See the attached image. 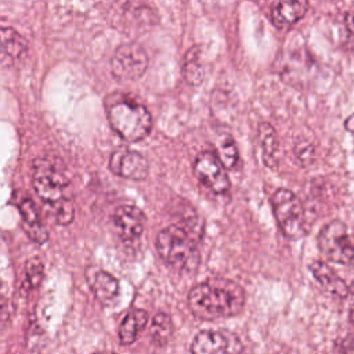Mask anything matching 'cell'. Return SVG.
<instances>
[{
    "label": "cell",
    "mask_w": 354,
    "mask_h": 354,
    "mask_svg": "<svg viewBox=\"0 0 354 354\" xmlns=\"http://www.w3.org/2000/svg\"><path fill=\"white\" fill-rule=\"evenodd\" d=\"M106 113L112 129L126 141H140L151 131L149 111L134 100L118 98L108 104Z\"/></svg>",
    "instance_id": "3957f363"
},
{
    "label": "cell",
    "mask_w": 354,
    "mask_h": 354,
    "mask_svg": "<svg viewBox=\"0 0 354 354\" xmlns=\"http://www.w3.org/2000/svg\"><path fill=\"white\" fill-rule=\"evenodd\" d=\"M308 268L313 272L315 281L325 290L340 297H346L348 295V286L346 285V282L326 263L321 260H314L310 263Z\"/></svg>",
    "instance_id": "9a60e30c"
},
{
    "label": "cell",
    "mask_w": 354,
    "mask_h": 354,
    "mask_svg": "<svg viewBox=\"0 0 354 354\" xmlns=\"http://www.w3.org/2000/svg\"><path fill=\"white\" fill-rule=\"evenodd\" d=\"M295 155L303 163L308 165L314 160V148L308 141H300L295 145Z\"/></svg>",
    "instance_id": "cb8c5ba5"
},
{
    "label": "cell",
    "mask_w": 354,
    "mask_h": 354,
    "mask_svg": "<svg viewBox=\"0 0 354 354\" xmlns=\"http://www.w3.org/2000/svg\"><path fill=\"white\" fill-rule=\"evenodd\" d=\"M199 47H191L185 57H184V65H183V73L184 79L191 86H198L202 83L205 77V65L202 62Z\"/></svg>",
    "instance_id": "ac0fdd59"
},
{
    "label": "cell",
    "mask_w": 354,
    "mask_h": 354,
    "mask_svg": "<svg viewBox=\"0 0 354 354\" xmlns=\"http://www.w3.org/2000/svg\"><path fill=\"white\" fill-rule=\"evenodd\" d=\"M25 274H26V282L29 288L35 289L40 286L44 275L43 261L39 257H30L25 264Z\"/></svg>",
    "instance_id": "44dd1931"
},
{
    "label": "cell",
    "mask_w": 354,
    "mask_h": 354,
    "mask_svg": "<svg viewBox=\"0 0 354 354\" xmlns=\"http://www.w3.org/2000/svg\"><path fill=\"white\" fill-rule=\"evenodd\" d=\"M308 10V0H278L271 10L272 24L279 29L295 25Z\"/></svg>",
    "instance_id": "8fae6325"
},
{
    "label": "cell",
    "mask_w": 354,
    "mask_h": 354,
    "mask_svg": "<svg viewBox=\"0 0 354 354\" xmlns=\"http://www.w3.org/2000/svg\"><path fill=\"white\" fill-rule=\"evenodd\" d=\"M271 203L278 225L288 238L297 239L306 234L304 207L292 191L286 188L277 189Z\"/></svg>",
    "instance_id": "5b68a950"
},
{
    "label": "cell",
    "mask_w": 354,
    "mask_h": 354,
    "mask_svg": "<svg viewBox=\"0 0 354 354\" xmlns=\"http://www.w3.org/2000/svg\"><path fill=\"white\" fill-rule=\"evenodd\" d=\"M257 133H259V142H260V148H261V153H263V160H264L266 166L274 167L277 165L275 152L278 148L277 133H275L274 127L267 122H261L259 124Z\"/></svg>",
    "instance_id": "d6986e66"
},
{
    "label": "cell",
    "mask_w": 354,
    "mask_h": 354,
    "mask_svg": "<svg viewBox=\"0 0 354 354\" xmlns=\"http://www.w3.org/2000/svg\"><path fill=\"white\" fill-rule=\"evenodd\" d=\"M344 26L347 32L354 36V7H351L346 14H344Z\"/></svg>",
    "instance_id": "d4e9b609"
},
{
    "label": "cell",
    "mask_w": 354,
    "mask_h": 354,
    "mask_svg": "<svg viewBox=\"0 0 354 354\" xmlns=\"http://www.w3.org/2000/svg\"><path fill=\"white\" fill-rule=\"evenodd\" d=\"M221 163L225 169H232L238 162V149L231 137H225V140L218 147V155Z\"/></svg>",
    "instance_id": "7402d4cb"
},
{
    "label": "cell",
    "mask_w": 354,
    "mask_h": 354,
    "mask_svg": "<svg viewBox=\"0 0 354 354\" xmlns=\"http://www.w3.org/2000/svg\"><path fill=\"white\" fill-rule=\"evenodd\" d=\"M194 174L214 194H225L230 189V178L225 166L213 152H202L194 162Z\"/></svg>",
    "instance_id": "ba28073f"
},
{
    "label": "cell",
    "mask_w": 354,
    "mask_h": 354,
    "mask_svg": "<svg viewBox=\"0 0 354 354\" xmlns=\"http://www.w3.org/2000/svg\"><path fill=\"white\" fill-rule=\"evenodd\" d=\"M148 322V314L145 310H133L122 321L119 326V340L123 346H129L136 342L140 332Z\"/></svg>",
    "instance_id": "2e32d148"
},
{
    "label": "cell",
    "mask_w": 354,
    "mask_h": 354,
    "mask_svg": "<svg viewBox=\"0 0 354 354\" xmlns=\"http://www.w3.org/2000/svg\"><path fill=\"white\" fill-rule=\"evenodd\" d=\"M28 51L25 37L11 26L0 25V62L12 64Z\"/></svg>",
    "instance_id": "7c38bea8"
},
{
    "label": "cell",
    "mask_w": 354,
    "mask_h": 354,
    "mask_svg": "<svg viewBox=\"0 0 354 354\" xmlns=\"http://www.w3.org/2000/svg\"><path fill=\"white\" fill-rule=\"evenodd\" d=\"M53 205V209H54V216H55V220L58 224L61 225H68L69 223H72L73 220V214H75V210H73V205L72 202L68 199V198H62Z\"/></svg>",
    "instance_id": "603a6c76"
},
{
    "label": "cell",
    "mask_w": 354,
    "mask_h": 354,
    "mask_svg": "<svg viewBox=\"0 0 354 354\" xmlns=\"http://www.w3.org/2000/svg\"><path fill=\"white\" fill-rule=\"evenodd\" d=\"M91 288L101 303H111L119 292V281L109 272L97 270L91 279Z\"/></svg>",
    "instance_id": "e0dca14e"
},
{
    "label": "cell",
    "mask_w": 354,
    "mask_h": 354,
    "mask_svg": "<svg viewBox=\"0 0 354 354\" xmlns=\"http://www.w3.org/2000/svg\"><path fill=\"white\" fill-rule=\"evenodd\" d=\"M173 335L171 318L165 313H158L149 325V336L158 346H165Z\"/></svg>",
    "instance_id": "ffe728a7"
},
{
    "label": "cell",
    "mask_w": 354,
    "mask_h": 354,
    "mask_svg": "<svg viewBox=\"0 0 354 354\" xmlns=\"http://www.w3.org/2000/svg\"><path fill=\"white\" fill-rule=\"evenodd\" d=\"M235 350L231 346V337L218 330H202L194 337L191 344L194 354H218Z\"/></svg>",
    "instance_id": "4fadbf2b"
},
{
    "label": "cell",
    "mask_w": 354,
    "mask_h": 354,
    "mask_svg": "<svg viewBox=\"0 0 354 354\" xmlns=\"http://www.w3.org/2000/svg\"><path fill=\"white\" fill-rule=\"evenodd\" d=\"M112 223L123 241H134L144 230V214L133 205H122L113 212Z\"/></svg>",
    "instance_id": "30bf717a"
},
{
    "label": "cell",
    "mask_w": 354,
    "mask_h": 354,
    "mask_svg": "<svg viewBox=\"0 0 354 354\" xmlns=\"http://www.w3.org/2000/svg\"><path fill=\"white\" fill-rule=\"evenodd\" d=\"M245 306V292L234 281L214 278L195 285L188 293L191 313L203 321L236 315Z\"/></svg>",
    "instance_id": "6da1fadb"
},
{
    "label": "cell",
    "mask_w": 354,
    "mask_h": 354,
    "mask_svg": "<svg viewBox=\"0 0 354 354\" xmlns=\"http://www.w3.org/2000/svg\"><path fill=\"white\" fill-rule=\"evenodd\" d=\"M8 315H7V308L6 306H0V322H4L7 321Z\"/></svg>",
    "instance_id": "4316f807"
},
{
    "label": "cell",
    "mask_w": 354,
    "mask_h": 354,
    "mask_svg": "<svg viewBox=\"0 0 354 354\" xmlns=\"http://www.w3.org/2000/svg\"><path fill=\"white\" fill-rule=\"evenodd\" d=\"M318 248L329 261L354 267V234L342 220L329 221L319 230Z\"/></svg>",
    "instance_id": "277c9868"
},
{
    "label": "cell",
    "mask_w": 354,
    "mask_h": 354,
    "mask_svg": "<svg viewBox=\"0 0 354 354\" xmlns=\"http://www.w3.org/2000/svg\"><path fill=\"white\" fill-rule=\"evenodd\" d=\"M109 169L116 176L130 180H145L149 165L145 156L131 149H118L111 155Z\"/></svg>",
    "instance_id": "9c48e42d"
},
{
    "label": "cell",
    "mask_w": 354,
    "mask_h": 354,
    "mask_svg": "<svg viewBox=\"0 0 354 354\" xmlns=\"http://www.w3.org/2000/svg\"><path fill=\"white\" fill-rule=\"evenodd\" d=\"M19 212H21V223L25 234L37 245H43L48 239L47 230L44 224L41 223L37 209L32 199L25 198L21 205H19Z\"/></svg>",
    "instance_id": "5bb4252c"
},
{
    "label": "cell",
    "mask_w": 354,
    "mask_h": 354,
    "mask_svg": "<svg viewBox=\"0 0 354 354\" xmlns=\"http://www.w3.org/2000/svg\"><path fill=\"white\" fill-rule=\"evenodd\" d=\"M69 185L64 169L50 158H37L33 163V187L39 198L54 203L64 198Z\"/></svg>",
    "instance_id": "8992f818"
},
{
    "label": "cell",
    "mask_w": 354,
    "mask_h": 354,
    "mask_svg": "<svg viewBox=\"0 0 354 354\" xmlns=\"http://www.w3.org/2000/svg\"><path fill=\"white\" fill-rule=\"evenodd\" d=\"M148 68V55L141 44L124 43L119 46L111 58L112 75L119 80H136Z\"/></svg>",
    "instance_id": "52a82bcc"
},
{
    "label": "cell",
    "mask_w": 354,
    "mask_h": 354,
    "mask_svg": "<svg viewBox=\"0 0 354 354\" xmlns=\"http://www.w3.org/2000/svg\"><path fill=\"white\" fill-rule=\"evenodd\" d=\"M344 127H346L348 131H353V133H354V113L350 115V116L346 119Z\"/></svg>",
    "instance_id": "484cf974"
},
{
    "label": "cell",
    "mask_w": 354,
    "mask_h": 354,
    "mask_svg": "<svg viewBox=\"0 0 354 354\" xmlns=\"http://www.w3.org/2000/svg\"><path fill=\"white\" fill-rule=\"evenodd\" d=\"M156 249L163 261L181 271L194 272L201 261L194 236L180 225H169L156 236Z\"/></svg>",
    "instance_id": "7a4b0ae2"
}]
</instances>
